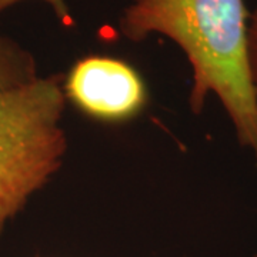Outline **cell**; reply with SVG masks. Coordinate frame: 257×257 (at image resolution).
<instances>
[{
    "label": "cell",
    "instance_id": "1",
    "mask_svg": "<svg viewBox=\"0 0 257 257\" xmlns=\"http://www.w3.org/2000/svg\"><path fill=\"white\" fill-rule=\"evenodd\" d=\"M244 0H127L119 33L140 43L167 37L192 67L189 107L200 114L216 96L229 116L239 145L257 159V96L247 64Z\"/></svg>",
    "mask_w": 257,
    "mask_h": 257
},
{
    "label": "cell",
    "instance_id": "2",
    "mask_svg": "<svg viewBox=\"0 0 257 257\" xmlns=\"http://www.w3.org/2000/svg\"><path fill=\"white\" fill-rule=\"evenodd\" d=\"M62 80L63 73L39 76L0 92V236L63 166L67 101Z\"/></svg>",
    "mask_w": 257,
    "mask_h": 257
},
{
    "label": "cell",
    "instance_id": "3",
    "mask_svg": "<svg viewBox=\"0 0 257 257\" xmlns=\"http://www.w3.org/2000/svg\"><path fill=\"white\" fill-rule=\"evenodd\" d=\"M62 87L66 101L103 124L138 119L149 104L143 76L133 64L114 56H83L63 74Z\"/></svg>",
    "mask_w": 257,
    "mask_h": 257
},
{
    "label": "cell",
    "instance_id": "4",
    "mask_svg": "<svg viewBox=\"0 0 257 257\" xmlns=\"http://www.w3.org/2000/svg\"><path fill=\"white\" fill-rule=\"evenodd\" d=\"M39 76L35 55L13 37L0 33V92L22 87Z\"/></svg>",
    "mask_w": 257,
    "mask_h": 257
},
{
    "label": "cell",
    "instance_id": "5",
    "mask_svg": "<svg viewBox=\"0 0 257 257\" xmlns=\"http://www.w3.org/2000/svg\"><path fill=\"white\" fill-rule=\"evenodd\" d=\"M247 64L251 86L257 96V9L248 19L247 26Z\"/></svg>",
    "mask_w": 257,
    "mask_h": 257
},
{
    "label": "cell",
    "instance_id": "6",
    "mask_svg": "<svg viewBox=\"0 0 257 257\" xmlns=\"http://www.w3.org/2000/svg\"><path fill=\"white\" fill-rule=\"evenodd\" d=\"M23 2H30V0H0V15L3 12L9 10L10 8L19 5V3H23ZM35 2H42V3L47 5L62 25L70 23L72 16H70V9L67 5V0H35Z\"/></svg>",
    "mask_w": 257,
    "mask_h": 257
},
{
    "label": "cell",
    "instance_id": "7",
    "mask_svg": "<svg viewBox=\"0 0 257 257\" xmlns=\"http://www.w3.org/2000/svg\"><path fill=\"white\" fill-rule=\"evenodd\" d=\"M251 257H257V253H256V254H253V256H251Z\"/></svg>",
    "mask_w": 257,
    "mask_h": 257
}]
</instances>
